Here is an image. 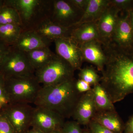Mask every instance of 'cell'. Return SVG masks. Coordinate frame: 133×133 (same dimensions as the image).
<instances>
[{
    "mask_svg": "<svg viewBox=\"0 0 133 133\" xmlns=\"http://www.w3.org/2000/svg\"><path fill=\"white\" fill-rule=\"evenodd\" d=\"M34 108L29 104L10 103L1 113L7 118L16 133H26L31 127Z\"/></svg>",
    "mask_w": 133,
    "mask_h": 133,
    "instance_id": "8",
    "label": "cell"
},
{
    "mask_svg": "<svg viewBox=\"0 0 133 133\" xmlns=\"http://www.w3.org/2000/svg\"><path fill=\"white\" fill-rule=\"evenodd\" d=\"M80 47L83 61L94 65L99 71H102L107 60L102 43L98 40H94L84 43Z\"/></svg>",
    "mask_w": 133,
    "mask_h": 133,
    "instance_id": "15",
    "label": "cell"
},
{
    "mask_svg": "<svg viewBox=\"0 0 133 133\" xmlns=\"http://www.w3.org/2000/svg\"><path fill=\"white\" fill-rule=\"evenodd\" d=\"M120 12L110 2L97 22L99 41L103 45H107L111 42Z\"/></svg>",
    "mask_w": 133,
    "mask_h": 133,
    "instance_id": "11",
    "label": "cell"
},
{
    "mask_svg": "<svg viewBox=\"0 0 133 133\" xmlns=\"http://www.w3.org/2000/svg\"><path fill=\"white\" fill-rule=\"evenodd\" d=\"M103 46L107 60L99 83L114 104L133 93V49L112 42Z\"/></svg>",
    "mask_w": 133,
    "mask_h": 133,
    "instance_id": "1",
    "label": "cell"
},
{
    "mask_svg": "<svg viewBox=\"0 0 133 133\" xmlns=\"http://www.w3.org/2000/svg\"><path fill=\"white\" fill-rule=\"evenodd\" d=\"M71 1L78 8L84 12L88 6L89 0H71Z\"/></svg>",
    "mask_w": 133,
    "mask_h": 133,
    "instance_id": "32",
    "label": "cell"
},
{
    "mask_svg": "<svg viewBox=\"0 0 133 133\" xmlns=\"http://www.w3.org/2000/svg\"><path fill=\"white\" fill-rule=\"evenodd\" d=\"M92 90L97 112L116 111L114 104L99 83L94 85Z\"/></svg>",
    "mask_w": 133,
    "mask_h": 133,
    "instance_id": "21",
    "label": "cell"
},
{
    "mask_svg": "<svg viewBox=\"0 0 133 133\" xmlns=\"http://www.w3.org/2000/svg\"><path fill=\"white\" fill-rule=\"evenodd\" d=\"M25 53L30 65L35 72L46 65L56 55L48 46Z\"/></svg>",
    "mask_w": 133,
    "mask_h": 133,
    "instance_id": "19",
    "label": "cell"
},
{
    "mask_svg": "<svg viewBox=\"0 0 133 133\" xmlns=\"http://www.w3.org/2000/svg\"><path fill=\"white\" fill-rule=\"evenodd\" d=\"M115 133H123L125 124L116 111L97 112L92 119Z\"/></svg>",
    "mask_w": 133,
    "mask_h": 133,
    "instance_id": "17",
    "label": "cell"
},
{
    "mask_svg": "<svg viewBox=\"0 0 133 133\" xmlns=\"http://www.w3.org/2000/svg\"><path fill=\"white\" fill-rule=\"evenodd\" d=\"M75 78L57 85L42 86L34 104L57 113L64 118L72 117L83 94L76 88Z\"/></svg>",
    "mask_w": 133,
    "mask_h": 133,
    "instance_id": "2",
    "label": "cell"
},
{
    "mask_svg": "<svg viewBox=\"0 0 133 133\" xmlns=\"http://www.w3.org/2000/svg\"><path fill=\"white\" fill-rule=\"evenodd\" d=\"M79 79L94 85L99 83L100 77L94 69L87 67L79 70L78 74Z\"/></svg>",
    "mask_w": 133,
    "mask_h": 133,
    "instance_id": "24",
    "label": "cell"
},
{
    "mask_svg": "<svg viewBox=\"0 0 133 133\" xmlns=\"http://www.w3.org/2000/svg\"><path fill=\"white\" fill-rule=\"evenodd\" d=\"M0 133H16L7 118L1 113H0Z\"/></svg>",
    "mask_w": 133,
    "mask_h": 133,
    "instance_id": "29",
    "label": "cell"
},
{
    "mask_svg": "<svg viewBox=\"0 0 133 133\" xmlns=\"http://www.w3.org/2000/svg\"><path fill=\"white\" fill-rule=\"evenodd\" d=\"M71 37L79 45L94 40L99 41L97 22H89L76 25Z\"/></svg>",
    "mask_w": 133,
    "mask_h": 133,
    "instance_id": "16",
    "label": "cell"
},
{
    "mask_svg": "<svg viewBox=\"0 0 133 133\" xmlns=\"http://www.w3.org/2000/svg\"><path fill=\"white\" fill-rule=\"evenodd\" d=\"M65 119L52 110L41 107L34 108L31 127L43 133L61 130Z\"/></svg>",
    "mask_w": 133,
    "mask_h": 133,
    "instance_id": "9",
    "label": "cell"
},
{
    "mask_svg": "<svg viewBox=\"0 0 133 133\" xmlns=\"http://www.w3.org/2000/svg\"><path fill=\"white\" fill-rule=\"evenodd\" d=\"M10 103V101L6 91L4 79L0 75V113L3 108Z\"/></svg>",
    "mask_w": 133,
    "mask_h": 133,
    "instance_id": "27",
    "label": "cell"
},
{
    "mask_svg": "<svg viewBox=\"0 0 133 133\" xmlns=\"http://www.w3.org/2000/svg\"><path fill=\"white\" fill-rule=\"evenodd\" d=\"M75 26L63 27L52 22L49 19L41 22L33 30L49 46L51 43L58 38L71 37Z\"/></svg>",
    "mask_w": 133,
    "mask_h": 133,
    "instance_id": "12",
    "label": "cell"
},
{
    "mask_svg": "<svg viewBox=\"0 0 133 133\" xmlns=\"http://www.w3.org/2000/svg\"><path fill=\"white\" fill-rule=\"evenodd\" d=\"M26 133H43L40 130L32 128L31 129H29Z\"/></svg>",
    "mask_w": 133,
    "mask_h": 133,
    "instance_id": "35",
    "label": "cell"
},
{
    "mask_svg": "<svg viewBox=\"0 0 133 133\" xmlns=\"http://www.w3.org/2000/svg\"><path fill=\"white\" fill-rule=\"evenodd\" d=\"M10 46L0 38V64L9 49Z\"/></svg>",
    "mask_w": 133,
    "mask_h": 133,
    "instance_id": "31",
    "label": "cell"
},
{
    "mask_svg": "<svg viewBox=\"0 0 133 133\" xmlns=\"http://www.w3.org/2000/svg\"><path fill=\"white\" fill-rule=\"evenodd\" d=\"M54 0H5V5L19 14L23 31L33 30L44 20L50 19Z\"/></svg>",
    "mask_w": 133,
    "mask_h": 133,
    "instance_id": "3",
    "label": "cell"
},
{
    "mask_svg": "<svg viewBox=\"0 0 133 133\" xmlns=\"http://www.w3.org/2000/svg\"><path fill=\"white\" fill-rule=\"evenodd\" d=\"M9 24L21 25L20 17L16 10L4 4L0 9V25Z\"/></svg>",
    "mask_w": 133,
    "mask_h": 133,
    "instance_id": "23",
    "label": "cell"
},
{
    "mask_svg": "<svg viewBox=\"0 0 133 133\" xmlns=\"http://www.w3.org/2000/svg\"><path fill=\"white\" fill-rule=\"evenodd\" d=\"M90 85L89 83L80 79L76 80V89L80 93H84L90 90L91 89Z\"/></svg>",
    "mask_w": 133,
    "mask_h": 133,
    "instance_id": "30",
    "label": "cell"
},
{
    "mask_svg": "<svg viewBox=\"0 0 133 133\" xmlns=\"http://www.w3.org/2000/svg\"><path fill=\"white\" fill-rule=\"evenodd\" d=\"M23 31L20 24L0 25V38L8 45H14Z\"/></svg>",
    "mask_w": 133,
    "mask_h": 133,
    "instance_id": "22",
    "label": "cell"
},
{
    "mask_svg": "<svg viewBox=\"0 0 133 133\" xmlns=\"http://www.w3.org/2000/svg\"><path fill=\"white\" fill-rule=\"evenodd\" d=\"M10 103L34 104L42 86L33 76L4 79Z\"/></svg>",
    "mask_w": 133,
    "mask_h": 133,
    "instance_id": "4",
    "label": "cell"
},
{
    "mask_svg": "<svg viewBox=\"0 0 133 133\" xmlns=\"http://www.w3.org/2000/svg\"><path fill=\"white\" fill-rule=\"evenodd\" d=\"M35 74V70L30 65L26 53L15 45H10L0 64V75L6 79Z\"/></svg>",
    "mask_w": 133,
    "mask_h": 133,
    "instance_id": "6",
    "label": "cell"
},
{
    "mask_svg": "<svg viewBox=\"0 0 133 133\" xmlns=\"http://www.w3.org/2000/svg\"><path fill=\"white\" fill-rule=\"evenodd\" d=\"M123 133H133V115L125 124Z\"/></svg>",
    "mask_w": 133,
    "mask_h": 133,
    "instance_id": "33",
    "label": "cell"
},
{
    "mask_svg": "<svg viewBox=\"0 0 133 133\" xmlns=\"http://www.w3.org/2000/svg\"><path fill=\"white\" fill-rule=\"evenodd\" d=\"M84 11L79 8L71 0H54L50 20L52 22L66 28L77 25Z\"/></svg>",
    "mask_w": 133,
    "mask_h": 133,
    "instance_id": "7",
    "label": "cell"
},
{
    "mask_svg": "<svg viewBox=\"0 0 133 133\" xmlns=\"http://www.w3.org/2000/svg\"><path fill=\"white\" fill-rule=\"evenodd\" d=\"M110 0H89L88 6L78 24L97 22L110 3Z\"/></svg>",
    "mask_w": 133,
    "mask_h": 133,
    "instance_id": "20",
    "label": "cell"
},
{
    "mask_svg": "<svg viewBox=\"0 0 133 133\" xmlns=\"http://www.w3.org/2000/svg\"><path fill=\"white\" fill-rule=\"evenodd\" d=\"M81 125L75 121H66L61 129L62 133H83Z\"/></svg>",
    "mask_w": 133,
    "mask_h": 133,
    "instance_id": "25",
    "label": "cell"
},
{
    "mask_svg": "<svg viewBox=\"0 0 133 133\" xmlns=\"http://www.w3.org/2000/svg\"><path fill=\"white\" fill-rule=\"evenodd\" d=\"M97 112L91 89L82 94L72 117L80 125L87 126Z\"/></svg>",
    "mask_w": 133,
    "mask_h": 133,
    "instance_id": "14",
    "label": "cell"
},
{
    "mask_svg": "<svg viewBox=\"0 0 133 133\" xmlns=\"http://www.w3.org/2000/svg\"><path fill=\"white\" fill-rule=\"evenodd\" d=\"M87 126L90 133H115L93 120Z\"/></svg>",
    "mask_w": 133,
    "mask_h": 133,
    "instance_id": "28",
    "label": "cell"
},
{
    "mask_svg": "<svg viewBox=\"0 0 133 133\" xmlns=\"http://www.w3.org/2000/svg\"><path fill=\"white\" fill-rule=\"evenodd\" d=\"M56 54L76 70L81 69L83 62L80 45L71 37L58 38L54 41Z\"/></svg>",
    "mask_w": 133,
    "mask_h": 133,
    "instance_id": "10",
    "label": "cell"
},
{
    "mask_svg": "<svg viewBox=\"0 0 133 133\" xmlns=\"http://www.w3.org/2000/svg\"><path fill=\"white\" fill-rule=\"evenodd\" d=\"M75 70L56 54L42 68L35 72L37 79L42 86L57 85L74 78Z\"/></svg>",
    "mask_w": 133,
    "mask_h": 133,
    "instance_id": "5",
    "label": "cell"
},
{
    "mask_svg": "<svg viewBox=\"0 0 133 133\" xmlns=\"http://www.w3.org/2000/svg\"><path fill=\"white\" fill-rule=\"evenodd\" d=\"M83 133H90L89 132V131H88V129H84L83 130Z\"/></svg>",
    "mask_w": 133,
    "mask_h": 133,
    "instance_id": "38",
    "label": "cell"
},
{
    "mask_svg": "<svg viewBox=\"0 0 133 133\" xmlns=\"http://www.w3.org/2000/svg\"><path fill=\"white\" fill-rule=\"evenodd\" d=\"M5 0H0V9L4 5Z\"/></svg>",
    "mask_w": 133,
    "mask_h": 133,
    "instance_id": "36",
    "label": "cell"
},
{
    "mask_svg": "<svg viewBox=\"0 0 133 133\" xmlns=\"http://www.w3.org/2000/svg\"><path fill=\"white\" fill-rule=\"evenodd\" d=\"M48 133H62V132H61V130H58L52 131V132Z\"/></svg>",
    "mask_w": 133,
    "mask_h": 133,
    "instance_id": "37",
    "label": "cell"
},
{
    "mask_svg": "<svg viewBox=\"0 0 133 133\" xmlns=\"http://www.w3.org/2000/svg\"><path fill=\"white\" fill-rule=\"evenodd\" d=\"M121 12H128L133 8V0H110Z\"/></svg>",
    "mask_w": 133,
    "mask_h": 133,
    "instance_id": "26",
    "label": "cell"
},
{
    "mask_svg": "<svg viewBox=\"0 0 133 133\" xmlns=\"http://www.w3.org/2000/svg\"><path fill=\"white\" fill-rule=\"evenodd\" d=\"M128 13L130 23L133 30V8L128 12Z\"/></svg>",
    "mask_w": 133,
    "mask_h": 133,
    "instance_id": "34",
    "label": "cell"
},
{
    "mask_svg": "<svg viewBox=\"0 0 133 133\" xmlns=\"http://www.w3.org/2000/svg\"><path fill=\"white\" fill-rule=\"evenodd\" d=\"M111 42L123 49H133V30L128 12L120 13Z\"/></svg>",
    "mask_w": 133,
    "mask_h": 133,
    "instance_id": "13",
    "label": "cell"
},
{
    "mask_svg": "<svg viewBox=\"0 0 133 133\" xmlns=\"http://www.w3.org/2000/svg\"><path fill=\"white\" fill-rule=\"evenodd\" d=\"M14 45L25 52L43 47H49L33 30L23 31Z\"/></svg>",
    "mask_w": 133,
    "mask_h": 133,
    "instance_id": "18",
    "label": "cell"
}]
</instances>
